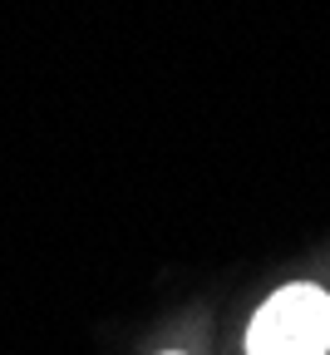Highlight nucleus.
Wrapping results in <instances>:
<instances>
[{"mask_svg": "<svg viewBox=\"0 0 330 355\" xmlns=\"http://www.w3.org/2000/svg\"><path fill=\"white\" fill-rule=\"evenodd\" d=\"M330 350V296L320 286H281L252 316L247 355H325Z\"/></svg>", "mask_w": 330, "mask_h": 355, "instance_id": "1", "label": "nucleus"}]
</instances>
